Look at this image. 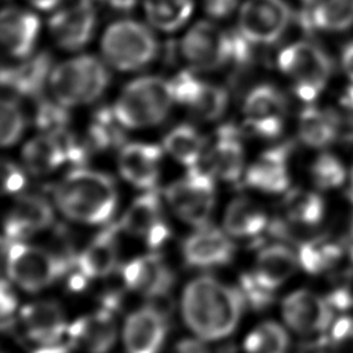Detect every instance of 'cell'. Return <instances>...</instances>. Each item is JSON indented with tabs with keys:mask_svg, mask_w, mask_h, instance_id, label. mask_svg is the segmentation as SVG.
<instances>
[{
	"mask_svg": "<svg viewBox=\"0 0 353 353\" xmlns=\"http://www.w3.org/2000/svg\"><path fill=\"white\" fill-rule=\"evenodd\" d=\"M244 301L239 288L201 276L192 280L183 290L182 316L199 338L215 341L236 330Z\"/></svg>",
	"mask_w": 353,
	"mask_h": 353,
	"instance_id": "obj_1",
	"label": "cell"
},
{
	"mask_svg": "<svg viewBox=\"0 0 353 353\" xmlns=\"http://www.w3.org/2000/svg\"><path fill=\"white\" fill-rule=\"evenodd\" d=\"M54 199L65 216L83 223L99 225L113 215L117 205V189L108 174L76 167L57 185Z\"/></svg>",
	"mask_w": 353,
	"mask_h": 353,
	"instance_id": "obj_2",
	"label": "cell"
},
{
	"mask_svg": "<svg viewBox=\"0 0 353 353\" xmlns=\"http://www.w3.org/2000/svg\"><path fill=\"white\" fill-rule=\"evenodd\" d=\"M174 102L170 81L145 76L124 87L113 105V112L124 128H143L161 123Z\"/></svg>",
	"mask_w": 353,
	"mask_h": 353,
	"instance_id": "obj_3",
	"label": "cell"
},
{
	"mask_svg": "<svg viewBox=\"0 0 353 353\" xmlns=\"http://www.w3.org/2000/svg\"><path fill=\"white\" fill-rule=\"evenodd\" d=\"M48 83L55 101L72 108L97 101L109 84V74L99 59L80 55L57 65Z\"/></svg>",
	"mask_w": 353,
	"mask_h": 353,
	"instance_id": "obj_4",
	"label": "cell"
},
{
	"mask_svg": "<svg viewBox=\"0 0 353 353\" xmlns=\"http://www.w3.org/2000/svg\"><path fill=\"white\" fill-rule=\"evenodd\" d=\"M6 270L25 291H40L62 276L70 263L59 255L21 241H4Z\"/></svg>",
	"mask_w": 353,
	"mask_h": 353,
	"instance_id": "obj_5",
	"label": "cell"
},
{
	"mask_svg": "<svg viewBox=\"0 0 353 353\" xmlns=\"http://www.w3.org/2000/svg\"><path fill=\"white\" fill-rule=\"evenodd\" d=\"M106 61L119 70H138L146 66L157 52L150 29L137 21L123 19L108 26L102 37Z\"/></svg>",
	"mask_w": 353,
	"mask_h": 353,
	"instance_id": "obj_6",
	"label": "cell"
},
{
	"mask_svg": "<svg viewBox=\"0 0 353 353\" xmlns=\"http://www.w3.org/2000/svg\"><path fill=\"white\" fill-rule=\"evenodd\" d=\"M277 65L292 80L296 95L306 102L321 92L331 76L328 55L310 41H296L283 48Z\"/></svg>",
	"mask_w": 353,
	"mask_h": 353,
	"instance_id": "obj_7",
	"label": "cell"
},
{
	"mask_svg": "<svg viewBox=\"0 0 353 353\" xmlns=\"http://www.w3.org/2000/svg\"><path fill=\"white\" fill-rule=\"evenodd\" d=\"M172 211L186 223L203 228L215 204L214 175L201 164L188 170V174L174 181L164 192Z\"/></svg>",
	"mask_w": 353,
	"mask_h": 353,
	"instance_id": "obj_8",
	"label": "cell"
},
{
	"mask_svg": "<svg viewBox=\"0 0 353 353\" xmlns=\"http://www.w3.org/2000/svg\"><path fill=\"white\" fill-rule=\"evenodd\" d=\"M291 17L284 0H247L240 7L237 30L254 46L272 44L284 34Z\"/></svg>",
	"mask_w": 353,
	"mask_h": 353,
	"instance_id": "obj_9",
	"label": "cell"
},
{
	"mask_svg": "<svg viewBox=\"0 0 353 353\" xmlns=\"http://www.w3.org/2000/svg\"><path fill=\"white\" fill-rule=\"evenodd\" d=\"M181 52L197 70L219 69L233 58L232 33L207 21L197 22L182 39Z\"/></svg>",
	"mask_w": 353,
	"mask_h": 353,
	"instance_id": "obj_10",
	"label": "cell"
},
{
	"mask_svg": "<svg viewBox=\"0 0 353 353\" xmlns=\"http://www.w3.org/2000/svg\"><path fill=\"white\" fill-rule=\"evenodd\" d=\"M243 112L247 128L255 135L272 139L280 135L285 117V99L270 84L254 87L244 99Z\"/></svg>",
	"mask_w": 353,
	"mask_h": 353,
	"instance_id": "obj_11",
	"label": "cell"
},
{
	"mask_svg": "<svg viewBox=\"0 0 353 353\" xmlns=\"http://www.w3.org/2000/svg\"><path fill=\"white\" fill-rule=\"evenodd\" d=\"M332 306L312 291L298 290L287 295L281 302V314L285 324L298 334L314 335L331 328Z\"/></svg>",
	"mask_w": 353,
	"mask_h": 353,
	"instance_id": "obj_12",
	"label": "cell"
},
{
	"mask_svg": "<svg viewBox=\"0 0 353 353\" xmlns=\"http://www.w3.org/2000/svg\"><path fill=\"white\" fill-rule=\"evenodd\" d=\"M55 43L69 51L83 48L91 39L95 28L94 4L81 3L62 6L48 22Z\"/></svg>",
	"mask_w": 353,
	"mask_h": 353,
	"instance_id": "obj_13",
	"label": "cell"
},
{
	"mask_svg": "<svg viewBox=\"0 0 353 353\" xmlns=\"http://www.w3.org/2000/svg\"><path fill=\"white\" fill-rule=\"evenodd\" d=\"M163 149L153 143L132 142L120 149L117 167L121 176L135 188L152 190L160 176Z\"/></svg>",
	"mask_w": 353,
	"mask_h": 353,
	"instance_id": "obj_14",
	"label": "cell"
},
{
	"mask_svg": "<svg viewBox=\"0 0 353 353\" xmlns=\"http://www.w3.org/2000/svg\"><path fill=\"white\" fill-rule=\"evenodd\" d=\"M203 160V167L214 176L226 182L239 181L244 174V149L239 131L232 125L221 127Z\"/></svg>",
	"mask_w": 353,
	"mask_h": 353,
	"instance_id": "obj_15",
	"label": "cell"
},
{
	"mask_svg": "<svg viewBox=\"0 0 353 353\" xmlns=\"http://www.w3.org/2000/svg\"><path fill=\"white\" fill-rule=\"evenodd\" d=\"M54 212L50 203L37 194L17 197L4 222V241H21L34 232L52 223Z\"/></svg>",
	"mask_w": 353,
	"mask_h": 353,
	"instance_id": "obj_16",
	"label": "cell"
},
{
	"mask_svg": "<svg viewBox=\"0 0 353 353\" xmlns=\"http://www.w3.org/2000/svg\"><path fill=\"white\" fill-rule=\"evenodd\" d=\"M165 317L152 306L128 316L123 338L127 353H159L165 336Z\"/></svg>",
	"mask_w": 353,
	"mask_h": 353,
	"instance_id": "obj_17",
	"label": "cell"
},
{
	"mask_svg": "<svg viewBox=\"0 0 353 353\" xmlns=\"http://www.w3.org/2000/svg\"><path fill=\"white\" fill-rule=\"evenodd\" d=\"M182 252L188 265L212 268L228 263L233 256L234 247L222 230L205 225L183 241Z\"/></svg>",
	"mask_w": 353,
	"mask_h": 353,
	"instance_id": "obj_18",
	"label": "cell"
},
{
	"mask_svg": "<svg viewBox=\"0 0 353 353\" xmlns=\"http://www.w3.org/2000/svg\"><path fill=\"white\" fill-rule=\"evenodd\" d=\"M40 32V19L30 11L8 6L0 18V36L6 50L17 57L26 58L32 54Z\"/></svg>",
	"mask_w": 353,
	"mask_h": 353,
	"instance_id": "obj_19",
	"label": "cell"
},
{
	"mask_svg": "<svg viewBox=\"0 0 353 353\" xmlns=\"http://www.w3.org/2000/svg\"><path fill=\"white\" fill-rule=\"evenodd\" d=\"M25 331L30 341L41 346L58 345L68 332L62 307L54 301H39L26 305L21 312Z\"/></svg>",
	"mask_w": 353,
	"mask_h": 353,
	"instance_id": "obj_20",
	"label": "cell"
},
{
	"mask_svg": "<svg viewBox=\"0 0 353 353\" xmlns=\"http://www.w3.org/2000/svg\"><path fill=\"white\" fill-rule=\"evenodd\" d=\"M124 284L148 298L168 294L174 276L167 265L156 255H146L130 261L121 272Z\"/></svg>",
	"mask_w": 353,
	"mask_h": 353,
	"instance_id": "obj_21",
	"label": "cell"
},
{
	"mask_svg": "<svg viewBox=\"0 0 353 353\" xmlns=\"http://www.w3.org/2000/svg\"><path fill=\"white\" fill-rule=\"evenodd\" d=\"M288 150L281 145L263 152L244 172L245 185L266 193L285 192L290 183Z\"/></svg>",
	"mask_w": 353,
	"mask_h": 353,
	"instance_id": "obj_22",
	"label": "cell"
},
{
	"mask_svg": "<svg viewBox=\"0 0 353 353\" xmlns=\"http://www.w3.org/2000/svg\"><path fill=\"white\" fill-rule=\"evenodd\" d=\"M70 341L87 353H108L114 345L117 327L110 310L83 316L68 327Z\"/></svg>",
	"mask_w": 353,
	"mask_h": 353,
	"instance_id": "obj_23",
	"label": "cell"
},
{
	"mask_svg": "<svg viewBox=\"0 0 353 353\" xmlns=\"http://www.w3.org/2000/svg\"><path fill=\"white\" fill-rule=\"evenodd\" d=\"M52 59L48 52H39L18 66L1 70V84L18 97L36 98L51 76Z\"/></svg>",
	"mask_w": 353,
	"mask_h": 353,
	"instance_id": "obj_24",
	"label": "cell"
},
{
	"mask_svg": "<svg viewBox=\"0 0 353 353\" xmlns=\"http://www.w3.org/2000/svg\"><path fill=\"white\" fill-rule=\"evenodd\" d=\"M117 228L110 226L97 234L90 244L77 254V272L87 279L108 276L117 262Z\"/></svg>",
	"mask_w": 353,
	"mask_h": 353,
	"instance_id": "obj_25",
	"label": "cell"
},
{
	"mask_svg": "<svg viewBox=\"0 0 353 353\" xmlns=\"http://www.w3.org/2000/svg\"><path fill=\"white\" fill-rule=\"evenodd\" d=\"M298 266L301 265L295 251L284 244H273L258 254L252 274L262 285L274 291L295 273Z\"/></svg>",
	"mask_w": 353,
	"mask_h": 353,
	"instance_id": "obj_26",
	"label": "cell"
},
{
	"mask_svg": "<svg viewBox=\"0 0 353 353\" xmlns=\"http://www.w3.org/2000/svg\"><path fill=\"white\" fill-rule=\"evenodd\" d=\"M161 223H164L161 201L152 189L131 203L120 222V229L131 236L146 239Z\"/></svg>",
	"mask_w": 353,
	"mask_h": 353,
	"instance_id": "obj_27",
	"label": "cell"
},
{
	"mask_svg": "<svg viewBox=\"0 0 353 353\" xmlns=\"http://www.w3.org/2000/svg\"><path fill=\"white\" fill-rule=\"evenodd\" d=\"M225 230L234 237H252L259 234L268 225L263 208L248 197L232 200L225 211Z\"/></svg>",
	"mask_w": 353,
	"mask_h": 353,
	"instance_id": "obj_28",
	"label": "cell"
},
{
	"mask_svg": "<svg viewBox=\"0 0 353 353\" xmlns=\"http://www.w3.org/2000/svg\"><path fill=\"white\" fill-rule=\"evenodd\" d=\"M346 247L332 239L317 237L303 240L298 247L299 265L312 274H320L334 269L345 256Z\"/></svg>",
	"mask_w": 353,
	"mask_h": 353,
	"instance_id": "obj_29",
	"label": "cell"
},
{
	"mask_svg": "<svg viewBox=\"0 0 353 353\" xmlns=\"http://www.w3.org/2000/svg\"><path fill=\"white\" fill-rule=\"evenodd\" d=\"M163 148L174 160L192 168L199 165L203 160L205 139L194 127L179 124L165 134Z\"/></svg>",
	"mask_w": 353,
	"mask_h": 353,
	"instance_id": "obj_30",
	"label": "cell"
},
{
	"mask_svg": "<svg viewBox=\"0 0 353 353\" xmlns=\"http://www.w3.org/2000/svg\"><path fill=\"white\" fill-rule=\"evenodd\" d=\"M22 160L33 175H46L66 163L63 149L54 135L41 134L23 146Z\"/></svg>",
	"mask_w": 353,
	"mask_h": 353,
	"instance_id": "obj_31",
	"label": "cell"
},
{
	"mask_svg": "<svg viewBox=\"0 0 353 353\" xmlns=\"http://www.w3.org/2000/svg\"><path fill=\"white\" fill-rule=\"evenodd\" d=\"M281 207L285 221L298 228H310L317 225L324 214V203L321 197L313 192L302 189L287 192Z\"/></svg>",
	"mask_w": 353,
	"mask_h": 353,
	"instance_id": "obj_32",
	"label": "cell"
},
{
	"mask_svg": "<svg viewBox=\"0 0 353 353\" xmlns=\"http://www.w3.org/2000/svg\"><path fill=\"white\" fill-rule=\"evenodd\" d=\"M123 130L124 127L117 120L113 108L99 109L92 117V121L84 137L90 153L105 152L120 146L123 141Z\"/></svg>",
	"mask_w": 353,
	"mask_h": 353,
	"instance_id": "obj_33",
	"label": "cell"
},
{
	"mask_svg": "<svg viewBox=\"0 0 353 353\" xmlns=\"http://www.w3.org/2000/svg\"><path fill=\"white\" fill-rule=\"evenodd\" d=\"M299 138L312 148H325L336 137L335 120L324 110L306 106L299 114Z\"/></svg>",
	"mask_w": 353,
	"mask_h": 353,
	"instance_id": "obj_34",
	"label": "cell"
},
{
	"mask_svg": "<svg viewBox=\"0 0 353 353\" xmlns=\"http://www.w3.org/2000/svg\"><path fill=\"white\" fill-rule=\"evenodd\" d=\"M193 11L192 0H145V12L149 22L164 32L181 28Z\"/></svg>",
	"mask_w": 353,
	"mask_h": 353,
	"instance_id": "obj_35",
	"label": "cell"
},
{
	"mask_svg": "<svg viewBox=\"0 0 353 353\" xmlns=\"http://www.w3.org/2000/svg\"><path fill=\"white\" fill-rule=\"evenodd\" d=\"M310 22L323 30L349 29L353 25V0H320L312 11Z\"/></svg>",
	"mask_w": 353,
	"mask_h": 353,
	"instance_id": "obj_36",
	"label": "cell"
},
{
	"mask_svg": "<svg viewBox=\"0 0 353 353\" xmlns=\"http://www.w3.org/2000/svg\"><path fill=\"white\" fill-rule=\"evenodd\" d=\"M228 101V91L223 87L203 81L188 108L199 120L214 121L225 113Z\"/></svg>",
	"mask_w": 353,
	"mask_h": 353,
	"instance_id": "obj_37",
	"label": "cell"
},
{
	"mask_svg": "<svg viewBox=\"0 0 353 353\" xmlns=\"http://www.w3.org/2000/svg\"><path fill=\"white\" fill-rule=\"evenodd\" d=\"M244 349L247 353H287L288 335L281 325L268 321L248 334Z\"/></svg>",
	"mask_w": 353,
	"mask_h": 353,
	"instance_id": "obj_38",
	"label": "cell"
},
{
	"mask_svg": "<svg viewBox=\"0 0 353 353\" xmlns=\"http://www.w3.org/2000/svg\"><path fill=\"white\" fill-rule=\"evenodd\" d=\"M69 120L70 117L68 113V108L58 101L52 102L41 99L37 103L34 112V124L41 131V134L58 135L68 130Z\"/></svg>",
	"mask_w": 353,
	"mask_h": 353,
	"instance_id": "obj_39",
	"label": "cell"
},
{
	"mask_svg": "<svg viewBox=\"0 0 353 353\" xmlns=\"http://www.w3.org/2000/svg\"><path fill=\"white\" fill-rule=\"evenodd\" d=\"M312 179L320 189L328 190L341 186L345 182L346 171L338 157L330 153H321L312 164Z\"/></svg>",
	"mask_w": 353,
	"mask_h": 353,
	"instance_id": "obj_40",
	"label": "cell"
},
{
	"mask_svg": "<svg viewBox=\"0 0 353 353\" xmlns=\"http://www.w3.org/2000/svg\"><path fill=\"white\" fill-rule=\"evenodd\" d=\"M25 117L14 99H4L0 110V138L3 146L14 145L22 135Z\"/></svg>",
	"mask_w": 353,
	"mask_h": 353,
	"instance_id": "obj_41",
	"label": "cell"
},
{
	"mask_svg": "<svg viewBox=\"0 0 353 353\" xmlns=\"http://www.w3.org/2000/svg\"><path fill=\"white\" fill-rule=\"evenodd\" d=\"M330 346L332 353H353V316L334 320L330 328Z\"/></svg>",
	"mask_w": 353,
	"mask_h": 353,
	"instance_id": "obj_42",
	"label": "cell"
},
{
	"mask_svg": "<svg viewBox=\"0 0 353 353\" xmlns=\"http://www.w3.org/2000/svg\"><path fill=\"white\" fill-rule=\"evenodd\" d=\"M170 83H171L174 99L178 103H182L186 106L192 102L200 85L203 84V81L189 70L179 72L172 80H170Z\"/></svg>",
	"mask_w": 353,
	"mask_h": 353,
	"instance_id": "obj_43",
	"label": "cell"
},
{
	"mask_svg": "<svg viewBox=\"0 0 353 353\" xmlns=\"http://www.w3.org/2000/svg\"><path fill=\"white\" fill-rule=\"evenodd\" d=\"M241 294L244 296L245 301H248L251 303L252 307H256V309H263L266 307L272 299H273V291L266 288L265 285H262L256 279L255 276L251 273V274H244L241 277Z\"/></svg>",
	"mask_w": 353,
	"mask_h": 353,
	"instance_id": "obj_44",
	"label": "cell"
},
{
	"mask_svg": "<svg viewBox=\"0 0 353 353\" xmlns=\"http://www.w3.org/2000/svg\"><path fill=\"white\" fill-rule=\"evenodd\" d=\"M23 170L10 160L1 163V186L4 193H18L25 186Z\"/></svg>",
	"mask_w": 353,
	"mask_h": 353,
	"instance_id": "obj_45",
	"label": "cell"
},
{
	"mask_svg": "<svg viewBox=\"0 0 353 353\" xmlns=\"http://www.w3.org/2000/svg\"><path fill=\"white\" fill-rule=\"evenodd\" d=\"M239 0H204V10L212 18L228 17L237 6Z\"/></svg>",
	"mask_w": 353,
	"mask_h": 353,
	"instance_id": "obj_46",
	"label": "cell"
},
{
	"mask_svg": "<svg viewBox=\"0 0 353 353\" xmlns=\"http://www.w3.org/2000/svg\"><path fill=\"white\" fill-rule=\"evenodd\" d=\"M17 309V298L8 285L6 280L1 283V290H0V310H1V317L3 320L8 319Z\"/></svg>",
	"mask_w": 353,
	"mask_h": 353,
	"instance_id": "obj_47",
	"label": "cell"
},
{
	"mask_svg": "<svg viewBox=\"0 0 353 353\" xmlns=\"http://www.w3.org/2000/svg\"><path fill=\"white\" fill-rule=\"evenodd\" d=\"M176 353H210V349L200 339H182L176 345Z\"/></svg>",
	"mask_w": 353,
	"mask_h": 353,
	"instance_id": "obj_48",
	"label": "cell"
},
{
	"mask_svg": "<svg viewBox=\"0 0 353 353\" xmlns=\"http://www.w3.org/2000/svg\"><path fill=\"white\" fill-rule=\"evenodd\" d=\"M341 62H342L343 72L346 73L349 80L353 83V41L345 46V48L342 51Z\"/></svg>",
	"mask_w": 353,
	"mask_h": 353,
	"instance_id": "obj_49",
	"label": "cell"
},
{
	"mask_svg": "<svg viewBox=\"0 0 353 353\" xmlns=\"http://www.w3.org/2000/svg\"><path fill=\"white\" fill-rule=\"evenodd\" d=\"M28 1L39 10H51L63 3V0H28Z\"/></svg>",
	"mask_w": 353,
	"mask_h": 353,
	"instance_id": "obj_50",
	"label": "cell"
},
{
	"mask_svg": "<svg viewBox=\"0 0 353 353\" xmlns=\"http://www.w3.org/2000/svg\"><path fill=\"white\" fill-rule=\"evenodd\" d=\"M110 7H113L114 10H119V11H128L131 10L137 0H105Z\"/></svg>",
	"mask_w": 353,
	"mask_h": 353,
	"instance_id": "obj_51",
	"label": "cell"
},
{
	"mask_svg": "<svg viewBox=\"0 0 353 353\" xmlns=\"http://www.w3.org/2000/svg\"><path fill=\"white\" fill-rule=\"evenodd\" d=\"M34 353H69V350L61 345H51V346H43Z\"/></svg>",
	"mask_w": 353,
	"mask_h": 353,
	"instance_id": "obj_52",
	"label": "cell"
},
{
	"mask_svg": "<svg viewBox=\"0 0 353 353\" xmlns=\"http://www.w3.org/2000/svg\"><path fill=\"white\" fill-rule=\"evenodd\" d=\"M349 197H350V200L353 201V168H352V172H350V188H349Z\"/></svg>",
	"mask_w": 353,
	"mask_h": 353,
	"instance_id": "obj_53",
	"label": "cell"
},
{
	"mask_svg": "<svg viewBox=\"0 0 353 353\" xmlns=\"http://www.w3.org/2000/svg\"><path fill=\"white\" fill-rule=\"evenodd\" d=\"M310 353H332V352H331V350H327V349H323V347H319V349L312 350Z\"/></svg>",
	"mask_w": 353,
	"mask_h": 353,
	"instance_id": "obj_54",
	"label": "cell"
},
{
	"mask_svg": "<svg viewBox=\"0 0 353 353\" xmlns=\"http://www.w3.org/2000/svg\"><path fill=\"white\" fill-rule=\"evenodd\" d=\"M303 1H306V3H312L313 0H303Z\"/></svg>",
	"mask_w": 353,
	"mask_h": 353,
	"instance_id": "obj_55",
	"label": "cell"
}]
</instances>
